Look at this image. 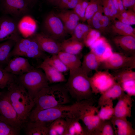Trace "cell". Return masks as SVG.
I'll return each mask as SVG.
<instances>
[{"instance_id": "6da1fadb", "label": "cell", "mask_w": 135, "mask_h": 135, "mask_svg": "<svg viewBox=\"0 0 135 135\" xmlns=\"http://www.w3.org/2000/svg\"><path fill=\"white\" fill-rule=\"evenodd\" d=\"M6 93L22 125L27 121L34 107V99L16 77L8 86Z\"/></svg>"}, {"instance_id": "7a4b0ae2", "label": "cell", "mask_w": 135, "mask_h": 135, "mask_svg": "<svg viewBox=\"0 0 135 135\" xmlns=\"http://www.w3.org/2000/svg\"><path fill=\"white\" fill-rule=\"evenodd\" d=\"M65 84L49 86L40 91L34 98V109L43 110L66 105L70 101Z\"/></svg>"}, {"instance_id": "3957f363", "label": "cell", "mask_w": 135, "mask_h": 135, "mask_svg": "<svg viewBox=\"0 0 135 135\" xmlns=\"http://www.w3.org/2000/svg\"><path fill=\"white\" fill-rule=\"evenodd\" d=\"M93 98L76 102L68 114L82 121L85 135H94L101 121L98 115L100 107L95 106Z\"/></svg>"}, {"instance_id": "277c9868", "label": "cell", "mask_w": 135, "mask_h": 135, "mask_svg": "<svg viewBox=\"0 0 135 135\" xmlns=\"http://www.w3.org/2000/svg\"><path fill=\"white\" fill-rule=\"evenodd\" d=\"M69 71L66 87L70 97L76 102L93 98L89 77L80 67Z\"/></svg>"}, {"instance_id": "5b68a950", "label": "cell", "mask_w": 135, "mask_h": 135, "mask_svg": "<svg viewBox=\"0 0 135 135\" xmlns=\"http://www.w3.org/2000/svg\"><path fill=\"white\" fill-rule=\"evenodd\" d=\"M18 76V81L33 99L42 89L49 86L44 72L40 68H34L28 72Z\"/></svg>"}, {"instance_id": "8992f818", "label": "cell", "mask_w": 135, "mask_h": 135, "mask_svg": "<svg viewBox=\"0 0 135 135\" xmlns=\"http://www.w3.org/2000/svg\"><path fill=\"white\" fill-rule=\"evenodd\" d=\"M11 57L21 56L44 60L49 57L41 49L32 35L19 40L11 52Z\"/></svg>"}, {"instance_id": "52a82bcc", "label": "cell", "mask_w": 135, "mask_h": 135, "mask_svg": "<svg viewBox=\"0 0 135 135\" xmlns=\"http://www.w3.org/2000/svg\"><path fill=\"white\" fill-rule=\"evenodd\" d=\"M72 108V105L60 106L43 110L34 109L30 112L28 118L30 121L45 123L49 126L53 121L61 118H65Z\"/></svg>"}, {"instance_id": "ba28073f", "label": "cell", "mask_w": 135, "mask_h": 135, "mask_svg": "<svg viewBox=\"0 0 135 135\" xmlns=\"http://www.w3.org/2000/svg\"><path fill=\"white\" fill-rule=\"evenodd\" d=\"M43 26V32L60 42L64 40L67 34L60 19L57 14L52 13L46 16Z\"/></svg>"}, {"instance_id": "9c48e42d", "label": "cell", "mask_w": 135, "mask_h": 135, "mask_svg": "<svg viewBox=\"0 0 135 135\" xmlns=\"http://www.w3.org/2000/svg\"><path fill=\"white\" fill-rule=\"evenodd\" d=\"M106 70H118L135 68V55L126 56L121 53L113 52L101 64Z\"/></svg>"}, {"instance_id": "30bf717a", "label": "cell", "mask_w": 135, "mask_h": 135, "mask_svg": "<svg viewBox=\"0 0 135 135\" xmlns=\"http://www.w3.org/2000/svg\"><path fill=\"white\" fill-rule=\"evenodd\" d=\"M89 78L92 92L95 94H102L116 82L114 76L107 70H98Z\"/></svg>"}, {"instance_id": "8fae6325", "label": "cell", "mask_w": 135, "mask_h": 135, "mask_svg": "<svg viewBox=\"0 0 135 135\" xmlns=\"http://www.w3.org/2000/svg\"><path fill=\"white\" fill-rule=\"evenodd\" d=\"M0 120L20 130L22 125L6 93L0 94Z\"/></svg>"}, {"instance_id": "7c38bea8", "label": "cell", "mask_w": 135, "mask_h": 135, "mask_svg": "<svg viewBox=\"0 0 135 135\" xmlns=\"http://www.w3.org/2000/svg\"><path fill=\"white\" fill-rule=\"evenodd\" d=\"M17 20L8 16L0 17V42L11 40L16 42L21 37Z\"/></svg>"}, {"instance_id": "4fadbf2b", "label": "cell", "mask_w": 135, "mask_h": 135, "mask_svg": "<svg viewBox=\"0 0 135 135\" xmlns=\"http://www.w3.org/2000/svg\"><path fill=\"white\" fill-rule=\"evenodd\" d=\"M2 11L17 20L28 14L29 8L24 0H4Z\"/></svg>"}, {"instance_id": "5bb4252c", "label": "cell", "mask_w": 135, "mask_h": 135, "mask_svg": "<svg viewBox=\"0 0 135 135\" xmlns=\"http://www.w3.org/2000/svg\"><path fill=\"white\" fill-rule=\"evenodd\" d=\"M42 50L52 55L61 51L60 42L43 32L32 34Z\"/></svg>"}, {"instance_id": "9a60e30c", "label": "cell", "mask_w": 135, "mask_h": 135, "mask_svg": "<svg viewBox=\"0 0 135 135\" xmlns=\"http://www.w3.org/2000/svg\"><path fill=\"white\" fill-rule=\"evenodd\" d=\"M34 68L28 60L23 57L16 56L11 59L4 68L7 72L19 76L29 71Z\"/></svg>"}, {"instance_id": "2e32d148", "label": "cell", "mask_w": 135, "mask_h": 135, "mask_svg": "<svg viewBox=\"0 0 135 135\" xmlns=\"http://www.w3.org/2000/svg\"><path fill=\"white\" fill-rule=\"evenodd\" d=\"M89 48L100 59L102 63L113 52L112 48L106 39L100 36Z\"/></svg>"}, {"instance_id": "e0dca14e", "label": "cell", "mask_w": 135, "mask_h": 135, "mask_svg": "<svg viewBox=\"0 0 135 135\" xmlns=\"http://www.w3.org/2000/svg\"><path fill=\"white\" fill-rule=\"evenodd\" d=\"M118 100V102L114 108L113 116L126 118L132 116L133 101L131 97L125 93Z\"/></svg>"}, {"instance_id": "ac0fdd59", "label": "cell", "mask_w": 135, "mask_h": 135, "mask_svg": "<svg viewBox=\"0 0 135 135\" xmlns=\"http://www.w3.org/2000/svg\"><path fill=\"white\" fill-rule=\"evenodd\" d=\"M110 120L115 135H135V130L132 124L126 118L113 116Z\"/></svg>"}, {"instance_id": "d6986e66", "label": "cell", "mask_w": 135, "mask_h": 135, "mask_svg": "<svg viewBox=\"0 0 135 135\" xmlns=\"http://www.w3.org/2000/svg\"><path fill=\"white\" fill-rule=\"evenodd\" d=\"M62 20L67 34L72 35L80 19L71 10H63L57 14Z\"/></svg>"}, {"instance_id": "ffe728a7", "label": "cell", "mask_w": 135, "mask_h": 135, "mask_svg": "<svg viewBox=\"0 0 135 135\" xmlns=\"http://www.w3.org/2000/svg\"><path fill=\"white\" fill-rule=\"evenodd\" d=\"M38 68L43 70L49 83H62L67 80L62 73L57 70L44 60Z\"/></svg>"}, {"instance_id": "44dd1931", "label": "cell", "mask_w": 135, "mask_h": 135, "mask_svg": "<svg viewBox=\"0 0 135 135\" xmlns=\"http://www.w3.org/2000/svg\"><path fill=\"white\" fill-rule=\"evenodd\" d=\"M112 40L116 45L125 52L130 55H135V37L118 35L114 37Z\"/></svg>"}, {"instance_id": "7402d4cb", "label": "cell", "mask_w": 135, "mask_h": 135, "mask_svg": "<svg viewBox=\"0 0 135 135\" xmlns=\"http://www.w3.org/2000/svg\"><path fill=\"white\" fill-rule=\"evenodd\" d=\"M102 63L100 58L90 50L84 56L80 67L88 75L91 71H98Z\"/></svg>"}, {"instance_id": "603a6c76", "label": "cell", "mask_w": 135, "mask_h": 135, "mask_svg": "<svg viewBox=\"0 0 135 135\" xmlns=\"http://www.w3.org/2000/svg\"><path fill=\"white\" fill-rule=\"evenodd\" d=\"M125 93L120 85L117 82L112 87L101 94L98 100V106L107 101L118 99Z\"/></svg>"}, {"instance_id": "cb8c5ba5", "label": "cell", "mask_w": 135, "mask_h": 135, "mask_svg": "<svg viewBox=\"0 0 135 135\" xmlns=\"http://www.w3.org/2000/svg\"><path fill=\"white\" fill-rule=\"evenodd\" d=\"M49 125L39 121H30L26 125V135H48Z\"/></svg>"}, {"instance_id": "d4e9b609", "label": "cell", "mask_w": 135, "mask_h": 135, "mask_svg": "<svg viewBox=\"0 0 135 135\" xmlns=\"http://www.w3.org/2000/svg\"><path fill=\"white\" fill-rule=\"evenodd\" d=\"M64 118L66 122L64 135H85L82 124L78 118L68 115Z\"/></svg>"}, {"instance_id": "484cf974", "label": "cell", "mask_w": 135, "mask_h": 135, "mask_svg": "<svg viewBox=\"0 0 135 135\" xmlns=\"http://www.w3.org/2000/svg\"><path fill=\"white\" fill-rule=\"evenodd\" d=\"M84 46L82 42L71 38L60 42L61 51L76 55L80 53Z\"/></svg>"}, {"instance_id": "4316f807", "label": "cell", "mask_w": 135, "mask_h": 135, "mask_svg": "<svg viewBox=\"0 0 135 135\" xmlns=\"http://www.w3.org/2000/svg\"><path fill=\"white\" fill-rule=\"evenodd\" d=\"M69 70L80 67L82 62L78 55L60 51L57 54Z\"/></svg>"}, {"instance_id": "83f0119b", "label": "cell", "mask_w": 135, "mask_h": 135, "mask_svg": "<svg viewBox=\"0 0 135 135\" xmlns=\"http://www.w3.org/2000/svg\"><path fill=\"white\" fill-rule=\"evenodd\" d=\"M16 42L8 40L0 43V64H6L11 59V52Z\"/></svg>"}, {"instance_id": "f1b7e54d", "label": "cell", "mask_w": 135, "mask_h": 135, "mask_svg": "<svg viewBox=\"0 0 135 135\" xmlns=\"http://www.w3.org/2000/svg\"><path fill=\"white\" fill-rule=\"evenodd\" d=\"M111 26L112 32L121 36H131L135 37V29L131 26L115 20Z\"/></svg>"}, {"instance_id": "f546056e", "label": "cell", "mask_w": 135, "mask_h": 135, "mask_svg": "<svg viewBox=\"0 0 135 135\" xmlns=\"http://www.w3.org/2000/svg\"><path fill=\"white\" fill-rule=\"evenodd\" d=\"M66 128V122L65 119L58 118L49 125L48 135H64Z\"/></svg>"}, {"instance_id": "4dcf8cb0", "label": "cell", "mask_w": 135, "mask_h": 135, "mask_svg": "<svg viewBox=\"0 0 135 135\" xmlns=\"http://www.w3.org/2000/svg\"><path fill=\"white\" fill-rule=\"evenodd\" d=\"M104 15L111 21L116 20L118 14L112 0H100Z\"/></svg>"}, {"instance_id": "1f68e13d", "label": "cell", "mask_w": 135, "mask_h": 135, "mask_svg": "<svg viewBox=\"0 0 135 135\" xmlns=\"http://www.w3.org/2000/svg\"><path fill=\"white\" fill-rule=\"evenodd\" d=\"M92 28L88 24L79 23L75 28L70 38L83 43Z\"/></svg>"}, {"instance_id": "d6a6232c", "label": "cell", "mask_w": 135, "mask_h": 135, "mask_svg": "<svg viewBox=\"0 0 135 135\" xmlns=\"http://www.w3.org/2000/svg\"><path fill=\"white\" fill-rule=\"evenodd\" d=\"M113 100H108L100 106L98 115L101 120H110L113 116L114 108Z\"/></svg>"}, {"instance_id": "836d02e7", "label": "cell", "mask_w": 135, "mask_h": 135, "mask_svg": "<svg viewBox=\"0 0 135 135\" xmlns=\"http://www.w3.org/2000/svg\"><path fill=\"white\" fill-rule=\"evenodd\" d=\"M114 74L116 82L120 84L127 81L135 80V72L132 69H126L116 70Z\"/></svg>"}, {"instance_id": "e575fe53", "label": "cell", "mask_w": 135, "mask_h": 135, "mask_svg": "<svg viewBox=\"0 0 135 135\" xmlns=\"http://www.w3.org/2000/svg\"><path fill=\"white\" fill-rule=\"evenodd\" d=\"M94 135H115L110 120H101L95 130Z\"/></svg>"}, {"instance_id": "d590c367", "label": "cell", "mask_w": 135, "mask_h": 135, "mask_svg": "<svg viewBox=\"0 0 135 135\" xmlns=\"http://www.w3.org/2000/svg\"><path fill=\"white\" fill-rule=\"evenodd\" d=\"M44 60L61 72L63 73L69 71L68 68L57 55H52L51 57H49Z\"/></svg>"}, {"instance_id": "8d00e7d4", "label": "cell", "mask_w": 135, "mask_h": 135, "mask_svg": "<svg viewBox=\"0 0 135 135\" xmlns=\"http://www.w3.org/2000/svg\"><path fill=\"white\" fill-rule=\"evenodd\" d=\"M116 18L118 20L125 24L132 25L135 24V12L132 10H126L119 14Z\"/></svg>"}, {"instance_id": "74e56055", "label": "cell", "mask_w": 135, "mask_h": 135, "mask_svg": "<svg viewBox=\"0 0 135 135\" xmlns=\"http://www.w3.org/2000/svg\"><path fill=\"white\" fill-rule=\"evenodd\" d=\"M101 6L100 0H90L86 10L85 21L90 19L97 12Z\"/></svg>"}, {"instance_id": "f35d334b", "label": "cell", "mask_w": 135, "mask_h": 135, "mask_svg": "<svg viewBox=\"0 0 135 135\" xmlns=\"http://www.w3.org/2000/svg\"><path fill=\"white\" fill-rule=\"evenodd\" d=\"M16 77V76L6 72L0 67V88L3 89L7 87Z\"/></svg>"}, {"instance_id": "ab89813d", "label": "cell", "mask_w": 135, "mask_h": 135, "mask_svg": "<svg viewBox=\"0 0 135 135\" xmlns=\"http://www.w3.org/2000/svg\"><path fill=\"white\" fill-rule=\"evenodd\" d=\"M103 13L102 6L101 5L97 12L90 19L86 21L88 24L92 28L100 32V24L103 15Z\"/></svg>"}, {"instance_id": "60d3db41", "label": "cell", "mask_w": 135, "mask_h": 135, "mask_svg": "<svg viewBox=\"0 0 135 135\" xmlns=\"http://www.w3.org/2000/svg\"><path fill=\"white\" fill-rule=\"evenodd\" d=\"M89 1L86 0H79L73 10L79 17L80 20L85 21V15L86 10Z\"/></svg>"}, {"instance_id": "b9f144b4", "label": "cell", "mask_w": 135, "mask_h": 135, "mask_svg": "<svg viewBox=\"0 0 135 135\" xmlns=\"http://www.w3.org/2000/svg\"><path fill=\"white\" fill-rule=\"evenodd\" d=\"M20 130L0 120V135H19Z\"/></svg>"}, {"instance_id": "7bdbcfd3", "label": "cell", "mask_w": 135, "mask_h": 135, "mask_svg": "<svg viewBox=\"0 0 135 135\" xmlns=\"http://www.w3.org/2000/svg\"><path fill=\"white\" fill-rule=\"evenodd\" d=\"M100 33L98 30L92 28L83 42L84 45L89 47L101 36Z\"/></svg>"}, {"instance_id": "ee69618b", "label": "cell", "mask_w": 135, "mask_h": 135, "mask_svg": "<svg viewBox=\"0 0 135 135\" xmlns=\"http://www.w3.org/2000/svg\"><path fill=\"white\" fill-rule=\"evenodd\" d=\"M124 92L132 97L135 96V80L125 82L119 84Z\"/></svg>"}, {"instance_id": "f6af8a7d", "label": "cell", "mask_w": 135, "mask_h": 135, "mask_svg": "<svg viewBox=\"0 0 135 135\" xmlns=\"http://www.w3.org/2000/svg\"><path fill=\"white\" fill-rule=\"evenodd\" d=\"M79 0H60L57 5L59 8L66 10L73 9L78 4Z\"/></svg>"}, {"instance_id": "bcb514c9", "label": "cell", "mask_w": 135, "mask_h": 135, "mask_svg": "<svg viewBox=\"0 0 135 135\" xmlns=\"http://www.w3.org/2000/svg\"><path fill=\"white\" fill-rule=\"evenodd\" d=\"M110 21L108 17L104 15H102L100 24V32H104L108 29Z\"/></svg>"}, {"instance_id": "7dc6e473", "label": "cell", "mask_w": 135, "mask_h": 135, "mask_svg": "<svg viewBox=\"0 0 135 135\" xmlns=\"http://www.w3.org/2000/svg\"><path fill=\"white\" fill-rule=\"evenodd\" d=\"M118 14L126 10L124 7L122 0H112Z\"/></svg>"}, {"instance_id": "c3c4849f", "label": "cell", "mask_w": 135, "mask_h": 135, "mask_svg": "<svg viewBox=\"0 0 135 135\" xmlns=\"http://www.w3.org/2000/svg\"><path fill=\"white\" fill-rule=\"evenodd\" d=\"M123 5L126 10H132L135 12V0H122Z\"/></svg>"}, {"instance_id": "681fc988", "label": "cell", "mask_w": 135, "mask_h": 135, "mask_svg": "<svg viewBox=\"0 0 135 135\" xmlns=\"http://www.w3.org/2000/svg\"><path fill=\"white\" fill-rule=\"evenodd\" d=\"M50 2L52 3L58 5L60 0H48Z\"/></svg>"}, {"instance_id": "f907efd6", "label": "cell", "mask_w": 135, "mask_h": 135, "mask_svg": "<svg viewBox=\"0 0 135 135\" xmlns=\"http://www.w3.org/2000/svg\"><path fill=\"white\" fill-rule=\"evenodd\" d=\"M87 0L89 1V0Z\"/></svg>"}]
</instances>
